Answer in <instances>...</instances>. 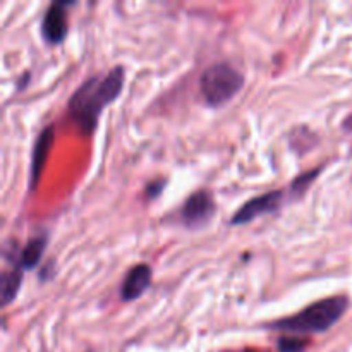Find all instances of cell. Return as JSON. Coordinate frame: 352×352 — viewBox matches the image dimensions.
Masks as SVG:
<instances>
[{"instance_id":"cell-1","label":"cell","mask_w":352,"mask_h":352,"mask_svg":"<svg viewBox=\"0 0 352 352\" xmlns=\"http://www.w3.org/2000/svg\"><path fill=\"white\" fill-rule=\"evenodd\" d=\"M126 71L122 65H117L103 76H93L82 82L69 100V116L72 122L85 134L95 131L102 110L117 100L124 88Z\"/></svg>"},{"instance_id":"cell-2","label":"cell","mask_w":352,"mask_h":352,"mask_svg":"<svg viewBox=\"0 0 352 352\" xmlns=\"http://www.w3.org/2000/svg\"><path fill=\"white\" fill-rule=\"evenodd\" d=\"M349 306V299L344 296L336 298H327L318 302H313L302 311L296 313L294 316L282 318L274 322L270 329L280 330L285 333H296V336H305V333H322L332 329L337 322L344 316Z\"/></svg>"},{"instance_id":"cell-3","label":"cell","mask_w":352,"mask_h":352,"mask_svg":"<svg viewBox=\"0 0 352 352\" xmlns=\"http://www.w3.org/2000/svg\"><path fill=\"white\" fill-rule=\"evenodd\" d=\"M244 86V74L229 62H219L203 71L199 91L210 107H222L234 98Z\"/></svg>"},{"instance_id":"cell-4","label":"cell","mask_w":352,"mask_h":352,"mask_svg":"<svg viewBox=\"0 0 352 352\" xmlns=\"http://www.w3.org/2000/svg\"><path fill=\"white\" fill-rule=\"evenodd\" d=\"M282 201H284V192L282 191H268L265 192V195L256 196V198L244 203V205L234 213L232 219H230V223H232V226H243V223L253 222L256 217L275 213L280 208Z\"/></svg>"},{"instance_id":"cell-5","label":"cell","mask_w":352,"mask_h":352,"mask_svg":"<svg viewBox=\"0 0 352 352\" xmlns=\"http://www.w3.org/2000/svg\"><path fill=\"white\" fill-rule=\"evenodd\" d=\"M215 213V201L208 191H198L186 199L181 210L182 222L189 229H199L206 226Z\"/></svg>"},{"instance_id":"cell-6","label":"cell","mask_w":352,"mask_h":352,"mask_svg":"<svg viewBox=\"0 0 352 352\" xmlns=\"http://www.w3.org/2000/svg\"><path fill=\"white\" fill-rule=\"evenodd\" d=\"M74 6V2H54L47 9L41 23V33L47 43L58 45L67 36V7Z\"/></svg>"},{"instance_id":"cell-7","label":"cell","mask_w":352,"mask_h":352,"mask_svg":"<svg viewBox=\"0 0 352 352\" xmlns=\"http://www.w3.org/2000/svg\"><path fill=\"white\" fill-rule=\"evenodd\" d=\"M151 284V268L148 265L140 263L131 268L124 277L122 285H120V298L122 301L129 302L134 299L141 298L146 292Z\"/></svg>"},{"instance_id":"cell-8","label":"cell","mask_w":352,"mask_h":352,"mask_svg":"<svg viewBox=\"0 0 352 352\" xmlns=\"http://www.w3.org/2000/svg\"><path fill=\"white\" fill-rule=\"evenodd\" d=\"M54 144V127L48 126L38 136L36 143H34L33 155H31V168H30V189L34 191L36 184L40 182L41 172H43L45 164H47L48 153Z\"/></svg>"},{"instance_id":"cell-9","label":"cell","mask_w":352,"mask_h":352,"mask_svg":"<svg viewBox=\"0 0 352 352\" xmlns=\"http://www.w3.org/2000/svg\"><path fill=\"white\" fill-rule=\"evenodd\" d=\"M45 248H47V236L33 237V239L28 241L24 250L21 251L19 260L16 261V265L23 268V270H33L40 263L41 256L45 253Z\"/></svg>"},{"instance_id":"cell-10","label":"cell","mask_w":352,"mask_h":352,"mask_svg":"<svg viewBox=\"0 0 352 352\" xmlns=\"http://www.w3.org/2000/svg\"><path fill=\"white\" fill-rule=\"evenodd\" d=\"M23 268L16 267L14 270L6 272L2 275V280H0V289H2V305L7 306L16 299L17 292L21 289V280H23V275H21Z\"/></svg>"},{"instance_id":"cell-11","label":"cell","mask_w":352,"mask_h":352,"mask_svg":"<svg viewBox=\"0 0 352 352\" xmlns=\"http://www.w3.org/2000/svg\"><path fill=\"white\" fill-rule=\"evenodd\" d=\"M320 172H322V168H313V170H309V172H306V174H301L299 177H296L294 182L291 184L292 195H298V196L302 195V192L308 189V186L311 184L316 177H318Z\"/></svg>"},{"instance_id":"cell-12","label":"cell","mask_w":352,"mask_h":352,"mask_svg":"<svg viewBox=\"0 0 352 352\" xmlns=\"http://www.w3.org/2000/svg\"><path fill=\"white\" fill-rule=\"evenodd\" d=\"M306 349V340L299 337L284 336L278 339V351L280 352H302Z\"/></svg>"},{"instance_id":"cell-13","label":"cell","mask_w":352,"mask_h":352,"mask_svg":"<svg viewBox=\"0 0 352 352\" xmlns=\"http://www.w3.org/2000/svg\"><path fill=\"white\" fill-rule=\"evenodd\" d=\"M342 127H344V129H346V131H352V116H349L346 120H344Z\"/></svg>"}]
</instances>
